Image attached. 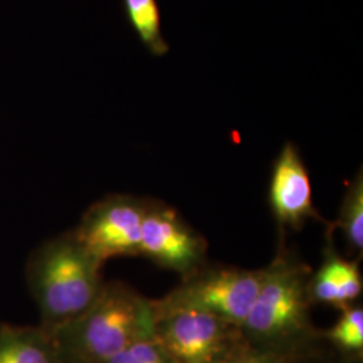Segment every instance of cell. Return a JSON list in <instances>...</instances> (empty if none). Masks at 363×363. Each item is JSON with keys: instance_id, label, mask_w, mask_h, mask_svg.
Returning <instances> with one entry per match:
<instances>
[{"instance_id": "1", "label": "cell", "mask_w": 363, "mask_h": 363, "mask_svg": "<svg viewBox=\"0 0 363 363\" xmlns=\"http://www.w3.org/2000/svg\"><path fill=\"white\" fill-rule=\"evenodd\" d=\"M152 330L151 301L113 283L103 286L86 311L49 335L60 357L73 363H105Z\"/></svg>"}, {"instance_id": "2", "label": "cell", "mask_w": 363, "mask_h": 363, "mask_svg": "<svg viewBox=\"0 0 363 363\" xmlns=\"http://www.w3.org/2000/svg\"><path fill=\"white\" fill-rule=\"evenodd\" d=\"M101 264L74 235L52 241L31 262L30 281L48 334L76 319L100 294Z\"/></svg>"}, {"instance_id": "3", "label": "cell", "mask_w": 363, "mask_h": 363, "mask_svg": "<svg viewBox=\"0 0 363 363\" xmlns=\"http://www.w3.org/2000/svg\"><path fill=\"white\" fill-rule=\"evenodd\" d=\"M308 271L286 257L265 268L257 296L241 327L259 349L283 352V347L304 337L310 328Z\"/></svg>"}, {"instance_id": "4", "label": "cell", "mask_w": 363, "mask_h": 363, "mask_svg": "<svg viewBox=\"0 0 363 363\" xmlns=\"http://www.w3.org/2000/svg\"><path fill=\"white\" fill-rule=\"evenodd\" d=\"M265 276V268L211 269L186 277L167 296L151 301L152 312L196 310L214 315L241 330Z\"/></svg>"}, {"instance_id": "5", "label": "cell", "mask_w": 363, "mask_h": 363, "mask_svg": "<svg viewBox=\"0 0 363 363\" xmlns=\"http://www.w3.org/2000/svg\"><path fill=\"white\" fill-rule=\"evenodd\" d=\"M240 331L214 315L196 310L154 313L152 335L169 363H223L241 346Z\"/></svg>"}, {"instance_id": "6", "label": "cell", "mask_w": 363, "mask_h": 363, "mask_svg": "<svg viewBox=\"0 0 363 363\" xmlns=\"http://www.w3.org/2000/svg\"><path fill=\"white\" fill-rule=\"evenodd\" d=\"M145 208L127 196L106 199L89 210L74 237L100 264L117 256H136Z\"/></svg>"}, {"instance_id": "7", "label": "cell", "mask_w": 363, "mask_h": 363, "mask_svg": "<svg viewBox=\"0 0 363 363\" xmlns=\"http://www.w3.org/2000/svg\"><path fill=\"white\" fill-rule=\"evenodd\" d=\"M205 247L202 237L189 228L172 208L147 206L139 255L187 277L202 264Z\"/></svg>"}, {"instance_id": "8", "label": "cell", "mask_w": 363, "mask_h": 363, "mask_svg": "<svg viewBox=\"0 0 363 363\" xmlns=\"http://www.w3.org/2000/svg\"><path fill=\"white\" fill-rule=\"evenodd\" d=\"M269 202L280 226L301 228L318 218L312 202V186L307 166L298 145L286 142L273 160L269 181Z\"/></svg>"}, {"instance_id": "9", "label": "cell", "mask_w": 363, "mask_h": 363, "mask_svg": "<svg viewBox=\"0 0 363 363\" xmlns=\"http://www.w3.org/2000/svg\"><path fill=\"white\" fill-rule=\"evenodd\" d=\"M362 286L358 262L328 250L318 272L308 279V298L311 303L343 310L361 296Z\"/></svg>"}, {"instance_id": "10", "label": "cell", "mask_w": 363, "mask_h": 363, "mask_svg": "<svg viewBox=\"0 0 363 363\" xmlns=\"http://www.w3.org/2000/svg\"><path fill=\"white\" fill-rule=\"evenodd\" d=\"M0 363H60V355L48 333L4 325L0 330Z\"/></svg>"}, {"instance_id": "11", "label": "cell", "mask_w": 363, "mask_h": 363, "mask_svg": "<svg viewBox=\"0 0 363 363\" xmlns=\"http://www.w3.org/2000/svg\"><path fill=\"white\" fill-rule=\"evenodd\" d=\"M123 9L130 28L151 55L164 57L169 45L162 34V13L157 0H123Z\"/></svg>"}, {"instance_id": "12", "label": "cell", "mask_w": 363, "mask_h": 363, "mask_svg": "<svg viewBox=\"0 0 363 363\" xmlns=\"http://www.w3.org/2000/svg\"><path fill=\"white\" fill-rule=\"evenodd\" d=\"M337 228L343 233L349 247L362 253L363 250V175L362 169L351 182L339 210Z\"/></svg>"}, {"instance_id": "13", "label": "cell", "mask_w": 363, "mask_h": 363, "mask_svg": "<svg viewBox=\"0 0 363 363\" xmlns=\"http://www.w3.org/2000/svg\"><path fill=\"white\" fill-rule=\"evenodd\" d=\"M327 337L339 349L347 352L363 350V310L351 304L342 310L337 323L328 330Z\"/></svg>"}, {"instance_id": "14", "label": "cell", "mask_w": 363, "mask_h": 363, "mask_svg": "<svg viewBox=\"0 0 363 363\" xmlns=\"http://www.w3.org/2000/svg\"><path fill=\"white\" fill-rule=\"evenodd\" d=\"M105 363H169L152 334L139 337Z\"/></svg>"}, {"instance_id": "15", "label": "cell", "mask_w": 363, "mask_h": 363, "mask_svg": "<svg viewBox=\"0 0 363 363\" xmlns=\"http://www.w3.org/2000/svg\"><path fill=\"white\" fill-rule=\"evenodd\" d=\"M223 363H286L283 352L240 346Z\"/></svg>"}]
</instances>
